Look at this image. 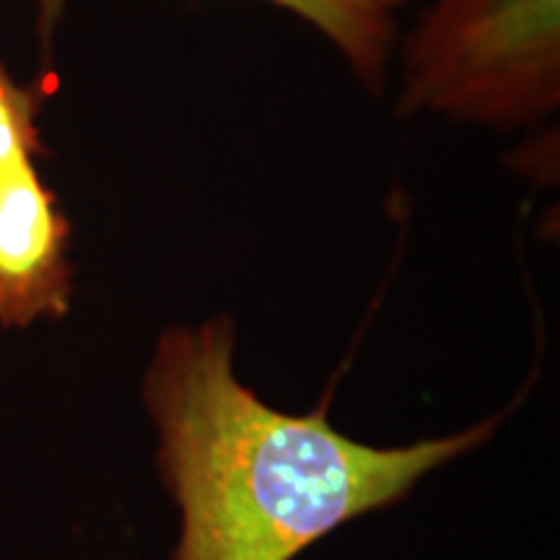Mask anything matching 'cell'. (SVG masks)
<instances>
[{
	"label": "cell",
	"mask_w": 560,
	"mask_h": 560,
	"mask_svg": "<svg viewBox=\"0 0 560 560\" xmlns=\"http://www.w3.org/2000/svg\"><path fill=\"white\" fill-rule=\"evenodd\" d=\"M229 314L159 335L143 376L156 467L179 511L172 560H293L342 524L405 501L425 475L480 450L501 416L408 446L340 433L325 408H270L234 371Z\"/></svg>",
	"instance_id": "obj_1"
},
{
	"label": "cell",
	"mask_w": 560,
	"mask_h": 560,
	"mask_svg": "<svg viewBox=\"0 0 560 560\" xmlns=\"http://www.w3.org/2000/svg\"><path fill=\"white\" fill-rule=\"evenodd\" d=\"M361 3L371 5V9H380L384 13H392V11L397 9V5H402L405 0H361Z\"/></svg>",
	"instance_id": "obj_6"
},
{
	"label": "cell",
	"mask_w": 560,
	"mask_h": 560,
	"mask_svg": "<svg viewBox=\"0 0 560 560\" xmlns=\"http://www.w3.org/2000/svg\"><path fill=\"white\" fill-rule=\"evenodd\" d=\"M560 107V0H436L402 50L400 115L514 130Z\"/></svg>",
	"instance_id": "obj_2"
},
{
	"label": "cell",
	"mask_w": 560,
	"mask_h": 560,
	"mask_svg": "<svg viewBox=\"0 0 560 560\" xmlns=\"http://www.w3.org/2000/svg\"><path fill=\"white\" fill-rule=\"evenodd\" d=\"M310 21L314 30L325 34L342 58L350 62L355 75L369 89H380L387 70L392 45H395V21L392 13L361 3V0H268ZM68 0H34L37 9V34L45 55L50 52Z\"/></svg>",
	"instance_id": "obj_4"
},
{
	"label": "cell",
	"mask_w": 560,
	"mask_h": 560,
	"mask_svg": "<svg viewBox=\"0 0 560 560\" xmlns=\"http://www.w3.org/2000/svg\"><path fill=\"white\" fill-rule=\"evenodd\" d=\"M70 226L37 161L0 170V327L58 322L73 306Z\"/></svg>",
	"instance_id": "obj_3"
},
{
	"label": "cell",
	"mask_w": 560,
	"mask_h": 560,
	"mask_svg": "<svg viewBox=\"0 0 560 560\" xmlns=\"http://www.w3.org/2000/svg\"><path fill=\"white\" fill-rule=\"evenodd\" d=\"M39 109V91L21 86L0 62V170L37 161L47 153L37 125Z\"/></svg>",
	"instance_id": "obj_5"
}]
</instances>
